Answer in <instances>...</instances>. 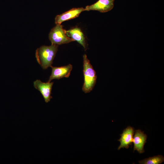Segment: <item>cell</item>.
Masks as SVG:
<instances>
[{"label": "cell", "instance_id": "8992f818", "mask_svg": "<svg viewBox=\"0 0 164 164\" xmlns=\"http://www.w3.org/2000/svg\"><path fill=\"white\" fill-rule=\"evenodd\" d=\"M52 73L48 82H50L53 79H59L63 77H68L73 69L72 65L69 64L60 67L51 66Z\"/></svg>", "mask_w": 164, "mask_h": 164}, {"label": "cell", "instance_id": "7a4b0ae2", "mask_svg": "<svg viewBox=\"0 0 164 164\" xmlns=\"http://www.w3.org/2000/svg\"><path fill=\"white\" fill-rule=\"evenodd\" d=\"M83 58L84 83L82 89L85 93H87L93 89L96 83L97 76L86 55L84 54Z\"/></svg>", "mask_w": 164, "mask_h": 164}, {"label": "cell", "instance_id": "ba28073f", "mask_svg": "<svg viewBox=\"0 0 164 164\" xmlns=\"http://www.w3.org/2000/svg\"><path fill=\"white\" fill-rule=\"evenodd\" d=\"M134 128L130 126H128L123 131L118 141L120 144L118 148L119 150L122 148L128 149L131 145L133 140V136L134 133Z\"/></svg>", "mask_w": 164, "mask_h": 164}, {"label": "cell", "instance_id": "30bf717a", "mask_svg": "<svg viewBox=\"0 0 164 164\" xmlns=\"http://www.w3.org/2000/svg\"><path fill=\"white\" fill-rule=\"evenodd\" d=\"M66 35L68 37L77 41L85 49H87V45L84 35L80 29L78 27H74L68 30H66Z\"/></svg>", "mask_w": 164, "mask_h": 164}, {"label": "cell", "instance_id": "52a82bcc", "mask_svg": "<svg viewBox=\"0 0 164 164\" xmlns=\"http://www.w3.org/2000/svg\"><path fill=\"white\" fill-rule=\"evenodd\" d=\"M85 11L83 7L73 8L71 9L58 15L55 18V23L56 24H60L62 22L78 17L82 12Z\"/></svg>", "mask_w": 164, "mask_h": 164}, {"label": "cell", "instance_id": "9c48e42d", "mask_svg": "<svg viewBox=\"0 0 164 164\" xmlns=\"http://www.w3.org/2000/svg\"><path fill=\"white\" fill-rule=\"evenodd\" d=\"M147 135L140 129L135 130L133 138L134 144V151L136 150L139 153H142L145 152L144 147L146 142Z\"/></svg>", "mask_w": 164, "mask_h": 164}, {"label": "cell", "instance_id": "5b68a950", "mask_svg": "<svg viewBox=\"0 0 164 164\" xmlns=\"http://www.w3.org/2000/svg\"><path fill=\"white\" fill-rule=\"evenodd\" d=\"M115 0H98L95 3L86 6L85 11L96 10L104 13L112 10L114 6Z\"/></svg>", "mask_w": 164, "mask_h": 164}, {"label": "cell", "instance_id": "277c9868", "mask_svg": "<svg viewBox=\"0 0 164 164\" xmlns=\"http://www.w3.org/2000/svg\"><path fill=\"white\" fill-rule=\"evenodd\" d=\"M53 84V82L44 83L39 80H37L33 82L34 87L39 91L46 103L50 101L52 98L51 94Z\"/></svg>", "mask_w": 164, "mask_h": 164}, {"label": "cell", "instance_id": "3957f363", "mask_svg": "<svg viewBox=\"0 0 164 164\" xmlns=\"http://www.w3.org/2000/svg\"><path fill=\"white\" fill-rule=\"evenodd\" d=\"M49 37L52 44L61 45L74 41L67 36L66 30L61 24H56L51 29Z\"/></svg>", "mask_w": 164, "mask_h": 164}, {"label": "cell", "instance_id": "8fae6325", "mask_svg": "<svg viewBox=\"0 0 164 164\" xmlns=\"http://www.w3.org/2000/svg\"><path fill=\"white\" fill-rule=\"evenodd\" d=\"M164 161V158L162 155H159L145 158L138 161L141 164H159Z\"/></svg>", "mask_w": 164, "mask_h": 164}, {"label": "cell", "instance_id": "6da1fadb", "mask_svg": "<svg viewBox=\"0 0 164 164\" xmlns=\"http://www.w3.org/2000/svg\"><path fill=\"white\" fill-rule=\"evenodd\" d=\"M58 47V45L51 44L50 46H42L36 50V60L43 69H46L52 66Z\"/></svg>", "mask_w": 164, "mask_h": 164}]
</instances>
